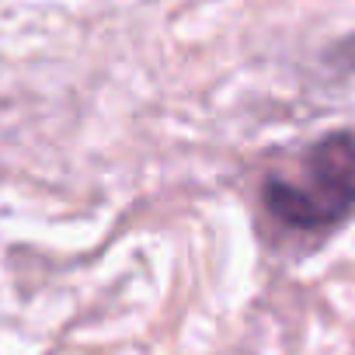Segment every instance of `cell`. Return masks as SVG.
Here are the masks:
<instances>
[{
    "label": "cell",
    "mask_w": 355,
    "mask_h": 355,
    "mask_svg": "<svg viewBox=\"0 0 355 355\" xmlns=\"http://www.w3.org/2000/svg\"><path fill=\"white\" fill-rule=\"evenodd\" d=\"M265 209L289 230H327L355 209V132H331L261 185Z\"/></svg>",
    "instance_id": "obj_1"
},
{
    "label": "cell",
    "mask_w": 355,
    "mask_h": 355,
    "mask_svg": "<svg viewBox=\"0 0 355 355\" xmlns=\"http://www.w3.org/2000/svg\"><path fill=\"white\" fill-rule=\"evenodd\" d=\"M331 60H338V63H345V67H355V39L341 42V46L331 53Z\"/></svg>",
    "instance_id": "obj_2"
}]
</instances>
